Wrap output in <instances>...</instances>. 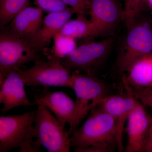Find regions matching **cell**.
I'll return each mask as SVG.
<instances>
[{"mask_svg": "<svg viewBox=\"0 0 152 152\" xmlns=\"http://www.w3.org/2000/svg\"><path fill=\"white\" fill-rule=\"evenodd\" d=\"M70 140L75 152H113L118 150L115 121L96 106L84 123L71 136Z\"/></svg>", "mask_w": 152, "mask_h": 152, "instance_id": "6da1fadb", "label": "cell"}, {"mask_svg": "<svg viewBox=\"0 0 152 152\" xmlns=\"http://www.w3.org/2000/svg\"><path fill=\"white\" fill-rule=\"evenodd\" d=\"M36 110L20 115L0 117V152L18 148L20 152H42L36 138Z\"/></svg>", "mask_w": 152, "mask_h": 152, "instance_id": "7a4b0ae2", "label": "cell"}, {"mask_svg": "<svg viewBox=\"0 0 152 152\" xmlns=\"http://www.w3.org/2000/svg\"><path fill=\"white\" fill-rule=\"evenodd\" d=\"M115 38L110 36L97 42L86 43L77 47L69 54L60 59L70 72L86 73L97 75L109 56Z\"/></svg>", "mask_w": 152, "mask_h": 152, "instance_id": "3957f363", "label": "cell"}, {"mask_svg": "<svg viewBox=\"0 0 152 152\" xmlns=\"http://www.w3.org/2000/svg\"><path fill=\"white\" fill-rule=\"evenodd\" d=\"M37 105L34 119L36 140L49 152H69L70 136L65 128L41 101L35 100Z\"/></svg>", "mask_w": 152, "mask_h": 152, "instance_id": "277c9868", "label": "cell"}, {"mask_svg": "<svg viewBox=\"0 0 152 152\" xmlns=\"http://www.w3.org/2000/svg\"><path fill=\"white\" fill-rule=\"evenodd\" d=\"M26 86L66 87L72 88V75L61 62L54 56L47 60L41 58L34 62L32 66L17 71Z\"/></svg>", "mask_w": 152, "mask_h": 152, "instance_id": "5b68a950", "label": "cell"}, {"mask_svg": "<svg viewBox=\"0 0 152 152\" xmlns=\"http://www.w3.org/2000/svg\"><path fill=\"white\" fill-rule=\"evenodd\" d=\"M126 29L116 62L117 70L122 75L136 60L152 53V29L141 18Z\"/></svg>", "mask_w": 152, "mask_h": 152, "instance_id": "8992f818", "label": "cell"}, {"mask_svg": "<svg viewBox=\"0 0 152 152\" xmlns=\"http://www.w3.org/2000/svg\"><path fill=\"white\" fill-rule=\"evenodd\" d=\"M39 58L28 40L3 29L0 33V84L12 72H17L24 65Z\"/></svg>", "mask_w": 152, "mask_h": 152, "instance_id": "52a82bcc", "label": "cell"}, {"mask_svg": "<svg viewBox=\"0 0 152 152\" xmlns=\"http://www.w3.org/2000/svg\"><path fill=\"white\" fill-rule=\"evenodd\" d=\"M42 102L54 114L64 128L69 126L68 133L70 137L80 127L83 120L91 110L81 105L64 92H52L45 88L36 97Z\"/></svg>", "mask_w": 152, "mask_h": 152, "instance_id": "ba28073f", "label": "cell"}, {"mask_svg": "<svg viewBox=\"0 0 152 152\" xmlns=\"http://www.w3.org/2000/svg\"><path fill=\"white\" fill-rule=\"evenodd\" d=\"M88 11L96 37L114 36L124 23V9L117 0H92Z\"/></svg>", "mask_w": 152, "mask_h": 152, "instance_id": "9c48e42d", "label": "cell"}, {"mask_svg": "<svg viewBox=\"0 0 152 152\" xmlns=\"http://www.w3.org/2000/svg\"><path fill=\"white\" fill-rule=\"evenodd\" d=\"M72 88L76 101L92 110L110 93V87L93 74L75 72L72 73Z\"/></svg>", "mask_w": 152, "mask_h": 152, "instance_id": "30bf717a", "label": "cell"}, {"mask_svg": "<svg viewBox=\"0 0 152 152\" xmlns=\"http://www.w3.org/2000/svg\"><path fill=\"white\" fill-rule=\"evenodd\" d=\"M123 84L126 94L109 95L97 105L109 114L115 121L118 151L119 152H122L125 149L123 136L125 125L138 101L126 85L124 83Z\"/></svg>", "mask_w": 152, "mask_h": 152, "instance_id": "8fae6325", "label": "cell"}, {"mask_svg": "<svg viewBox=\"0 0 152 152\" xmlns=\"http://www.w3.org/2000/svg\"><path fill=\"white\" fill-rule=\"evenodd\" d=\"M152 116L147 113L144 105L138 100L127 121V142L125 151L143 152Z\"/></svg>", "mask_w": 152, "mask_h": 152, "instance_id": "7c38bea8", "label": "cell"}, {"mask_svg": "<svg viewBox=\"0 0 152 152\" xmlns=\"http://www.w3.org/2000/svg\"><path fill=\"white\" fill-rule=\"evenodd\" d=\"M25 86L18 72L9 74L0 84V103L3 105L1 111L3 114L17 107L36 104L28 99Z\"/></svg>", "mask_w": 152, "mask_h": 152, "instance_id": "4fadbf2b", "label": "cell"}, {"mask_svg": "<svg viewBox=\"0 0 152 152\" xmlns=\"http://www.w3.org/2000/svg\"><path fill=\"white\" fill-rule=\"evenodd\" d=\"M71 9L56 12L49 13L44 18L37 33L29 40L30 46L37 53L43 50L74 14Z\"/></svg>", "mask_w": 152, "mask_h": 152, "instance_id": "5bb4252c", "label": "cell"}, {"mask_svg": "<svg viewBox=\"0 0 152 152\" xmlns=\"http://www.w3.org/2000/svg\"><path fill=\"white\" fill-rule=\"evenodd\" d=\"M43 20L42 9L28 6L11 21L6 29L14 35L29 41L40 29Z\"/></svg>", "mask_w": 152, "mask_h": 152, "instance_id": "9a60e30c", "label": "cell"}, {"mask_svg": "<svg viewBox=\"0 0 152 152\" xmlns=\"http://www.w3.org/2000/svg\"><path fill=\"white\" fill-rule=\"evenodd\" d=\"M122 78L131 87L152 89V53L136 60Z\"/></svg>", "mask_w": 152, "mask_h": 152, "instance_id": "2e32d148", "label": "cell"}, {"mask_svg": "<svg viewBox=\"0 0 152 152\" xmlns=\"http://www.w3.org/2000/svg\"><path fill=\"white\" fill-rule=\"evenodd\" d=\"M60 34L75 39L96 37L94 26L90 20L85 16H77V18L70 20L65 24Z\"/></svg>", "mask_w": 152, "mask_h": 152, "instance_id": "e0dca14e", "label": "cell"}, {"mask_svg": "<svg viewBox=\"0 0 152 152\" xmlns=\"http://www.w3.org/2000/svg\"><path fill=\"white\" fill-rule=\"evenodd\" d=\"M30 0H0L1 28L8 25L23 10L29 6Z\"/></svg>", "mask_w": 152, "mask_h": 152, "instance_id": "ac0fdd59", "label": "cell"}, {"mask_svg": "<svg viewBox=\"0 0 152 152\" xmlns=\"http://www.w3.org/2000/svg\"><path fill=\"white\" fill-rule=\"evenodd\" d=\"M148 0H124V20L126 28L141 18L142 11Z\"/></svg>", "mask_w": 152, "mask_h": 152, "instance_id": "d6986e66", "label": "cell"}, {"mask_svg": "<svg viewBox=\"0 0 152 152\" xmlns=\"http://www.w3.org/2000/svg\"><path fill=\"white\" fill-rule=\"evenodd\" d=\"M54 56L63 58L69 54L77 48L75 39L58 33L54 38Z\"/></svg>", "mask_w": 152, "mask_h": 152, "instance_id": "ffe728a7", "label": "cell"}, {"mask_svg": "<svg viewBox=\"0 0 152 152\" xmlns=\"http://www.w3.org/2000/svg\"><path fill=\"white\" fill-rule=\"evenodd\" d=\"M38 7L49 13L66 10L71 9L62 0H34Z\"/></svg>", "mask_w": 152, "mask_h": 152, "instance_id": "44dd1931", "label": "cell"}, {"mask_svg": "<svg viewBox=\"0 0 152 152\" xmlns=\"http://www.w3.org/2000/svg\"><path fill=\"white\" fill-rule=\"evenodd\" d=\"M122 83L127 86L135 97L144 106H147L150 108L152 112V89L133 88L129 86L123 78H122Z\"/></svg>", "mask_w": 152, "mask_h": 152, "instance_id": "7402d4cb", "label": "cell"}, {"mask_svg": "<svg viewBox=\"0 0 152 152\" xmlns=\"http://www.w3.org/2000/svg\"><path fill=\"white\" fill-rule=\"evenodd\" d=\"M63 2L70 8L77 16H85L88 11L92 0H62Z\"/></svg>", "mask_w": 152, "mask_h": 152, "instance_id": "603a6c76", "label": "cell"}, {"mask_svg": "<svg viewBox=\"0 0 152 152\" xmlns=\"http://www.w3.org/2000/svg\"><path fill=\"white\" fill-rule=\"evenodd\" d=\"M143 152H152V116L151 122L144 147Z\"/></svg>", "mask_w": 152, "mask_h": 152, "instance_id": "cb8c5ba5", "label": "cell"}, {"mask_svg": "<svg viewBox=\"0 0 152 152\" xmlns=\"http://www.w3.org/2000/svg\"><path fill=\"white\" fill-rule=\"evenodd\" d=\"M151 3H152V0H151Z\"/></svg>", "mask_w": 152, "mask_h": 152, "instance_id": "d4e9b609", "label": "cell"}]
</instances>
